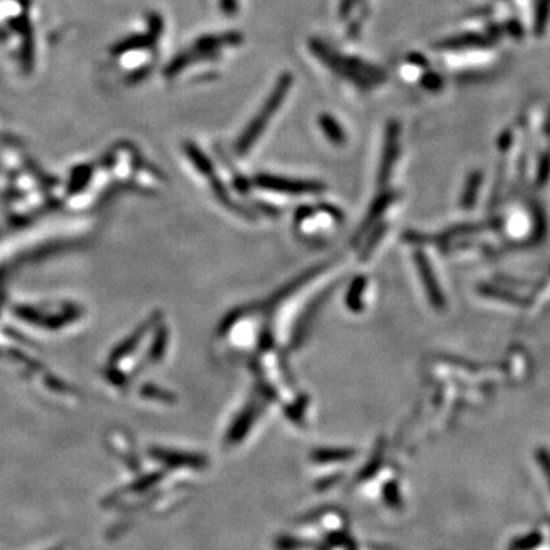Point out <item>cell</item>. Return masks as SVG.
<instances>
[{"label":"cell","instance_id":"obj_1","mask_svg":"<svg viewBox=\"0 0 550 550\" xmlns=\"http://www.w3.org/2000/svg\"><path fill=\"white\" fill-rule=\"evenodd\" d=\"M291 84H292L291 75L285 74L283 76H280V80L275 84L271 96H269L268 101L263 104L262 112H260L257 117L251 121V124L248 125V129L244 132L242 138L239 139V142H237L239 153H248V150L253 147V144L260 138V134H262V132L265 130L266 124L275 115L278 105L283 103L286 93L289 92V88H291Z\"/></svg>","mask_w":550,"mask_h":550},{"label":"cell","instance_id":"obj_2","mask_svg":"<svg viewBox=\"0 0 550 550\" xmlns=\"http://www.w3.org/2000/svg\"><path fill=\"white\" fill-rule=\"evenodd\" d=\"M256 182L258 187L273 190V191H282V193H292V195H302V193H311L318 191L321 187L312 182H302V181H292L285 178H275L268 175H260Z\"/></svg>","mask_w":550,"mask_h":550},{"label":"cell","instance_id":"obj_3","mask_svg":"<svg viewBox=\"0 0 550 550\" xmlns=\"http://www.w3.org/2000/svg\"><path fill=\"white\" fill-rule=\"evenodd\" d=\"M320 124H321L323 132L327 134V138H329L332 142L341 144L344 141L343 129L332 117H329V115H323V117L320 118Z\"/></svg>","mask_w":550,"mask_h":550},{"label":"cell","instance_id":"obj_4","mask_svg":"<svg viewBox=\"0 0 550 550\" xmlns=\"http://www.w3.org/2000/svg\"><path fill=\"white\" fill-rule=\"evenodd\" d=\"M187 151H188V156L191 158V161L195 162V166L200 170V173H204V175H211V171H213V168H211V164L208 162V159L202 154V151L195 147V146H187Z\"/></svg>","mask_w":550,"mask_h":550}]
</instances>
